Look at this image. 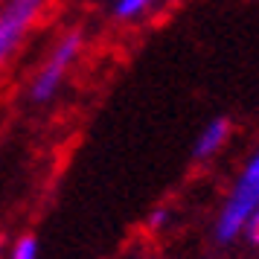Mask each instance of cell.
Returning <instances> with one entry per match:
<instances>
[{
    "mask_svg": "<svg viewBox=\"0 0 259 259\" xmlns=\"http://www.w3.org/2000/svg\"><path fill=\"white\" fill-rule=\"evenodd\" d=\"M259 207V152L245 163L233 184L230 198L224 201L219 222H215V239L219 242H233L245 230L247 215Z\"/></svg>",
    "mask_w": 259,
    "mask_h": 259,
    "instance_id": "6da1fadb",
    "label": "cell"
},
{
    "mask_svg": "<svg viewBox=\"0 0 259 259\" xmlns=\"http://www.w3.org/2000/svg\"><path fill=\"white\" fill-rule=\"evenodd\" d=\"M79 53H82V32L79 29H73V32L59 38V44L53 47L50 59L44 61V67L38 70L35 82H32V99L35 102H50L59 94L61 82H64V76L70 70V64L79 59Z\"/></svg>",
    "mask_w": 259,
    "mask_h": 259,
    "instance_id": "7a4b0ae2",
    "label": "cell"
},
{
    "mask_svg": "<svg viewBox=\"0 0 259 259\" xmlns=\"http://www.w3.org/2000/svg\"><path fill=\"white\" fill-rule=\"evenodd\" d=\"M47 0H6L0 6V67L12 59Z\"/></svg>",
    "mask_w": 259,
    "mask_h": 259,
    "instance_id": "3957f363",
    "label": "cell"
},
{
    "mask_svg": "<svg viewBox=\"0 0 259 259\" xmlns=\"http://www.w3.org/2000/svg\"><path fill=\"white\" fill-rule=\"evenodd\" d=\"M227 134H230V122H227V119L224 117L210 119V122L201 128L195 146H192V157H195V160H207V157H212V154L224 146Z\"/></svg>",
    "mask_w": 259,
    "mask_h": 259,
    "instance_id": "277c9868",
    "label": "cell"
},
{
    "mask_svg": "<svg viewBox=\"0 0 259 259\" xmlns=\"http://www.w3.org/2000/svg\"><path fill=\"white\" fill-rule=\"evenodd\" d=\"M154 0H117L114 3V15H117L119 21H131V18H137V15L146 12Z\"/></svg>",
    "mask_w": 259,
    "mask_h": 259,
    "instance_id": "5b68a950",
    "label": "cell"
},
{
    "mask_svg": "<svg viewBox=\"0 0 259 259\" xmlns=\"http://www.w3.org/2000/svg\"><path fill=\"white\" fill-rule=\"evenodd\" d=\"M9 259H38V239L32 233H24L9 250Z\"/></svg>",
    "mask_w": 259,
    "mask_h": 259,
    "instance_id": "8992f818",
    "label": "cell"
},
{
    "mask_svg": "<svg viewBox=\"0 0 259 259\" xmlns=\"http://www.w3.org/2000/svg\"><path fill=\"white\" fill-rule=\"evenodd\" d=\"M169 222H172V210H169V207H154V212L146 219V224H149V230H152V233L166 230Z\"/></svg>",
    "mask_w": 259,
    "mask_h": 259,
    "instance_id": "52a82bcc",
    "label": "cell"
},
{
    "mask_svg": "<svg viewBox=\"0 0 259 259\" xmlns=\"http://www.w3.org/2000/svg\"><path fill=\"white\" fill-rule=\"evenodd\" d=\"M242 233L247 236V242H253V245H259V207L250 215H247V222H245V230Z\"/></svg>",
    "mask_w": 259,
    "mask_h": 259,
    "instance_id": "ba28073f",
    "label": "cell"
}]
</instances>
